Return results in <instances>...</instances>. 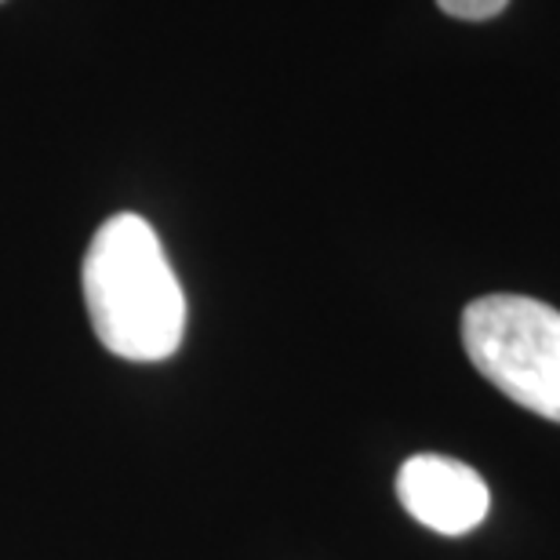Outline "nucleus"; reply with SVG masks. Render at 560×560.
Returning a JSON list of instances; mask_svg holds the SVG:
<instances>
[{"instance_id": "f257e3e1", "label": "nucleus", "mask_w": 560, "mask_h": 560, "mask_svg": "<svg viewBox=\"0 0 560 560\" xmlns=\"http://www.w3.org/2000/svg\"><path fill=\"white\" fill-rule=\"evenodd\" d=\"M84 306L98 342L125 361H164L186 331V295L161 237L142 215L106 219L81 266Z\"/></svg>"}, {"instance_id": "f03ea898", "label": "nucleus", "mask_w": 560, "mask_h": 560, "mask_svg": "<svg viewBox=\"0 0 560 560\" xmlns=\"http://www.w3.org/2000/svg\"><path fill=\"white\" fill-rule=\"evenodd\" d=\"M474 368L532 416L560 422V313L528 295H485L463 310Z\"/></svg>"}, {"instance_id": "7ed1b4c3", "label": "nucleus", "mask_w": 560, "mask_h": 560, "mask_svg": "<svg viewBox=\"0 0 560 560\" xmlns=\"http://www.w3.org/2000/svg\"><path fill=\"white\" fill-rule=\"evenodd\" d=\"M397 499L441 535L474 532L491 510V491L477 469L447 455H411L397 474Z\"/></svg>"}, {"instance_id": "20e7f679", "label": "nucleus", "mask_w": 560, "mask_h": 560, "mask_svg": "<svg viewBox=\"0 0 560 560\" xmlns=\"http://www.w3.org/2000/svg\"><path fill=\"white\" fill-rule=\"evenodd\" d=\"M436 4H441V11H447V15H455V19L480 22V19L499 15L510 0H436Z\"/></svg>"}]
</instances>
